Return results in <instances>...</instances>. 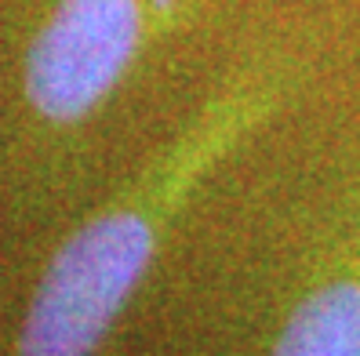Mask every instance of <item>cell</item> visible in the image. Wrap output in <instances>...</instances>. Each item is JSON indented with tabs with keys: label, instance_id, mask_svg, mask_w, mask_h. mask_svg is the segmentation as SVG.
Returning <instances> with one entry per match:
<instances>
[{
	"label": "cell",
	"instance_id": "cell-1",
	"mask_svg": "<svg viewBox=\"0 0 360 356\" xmlns=\"http://www.w3.org/2000/svg\"><path fill=\"white\" fill-rule=\"evenodd\" d=\"M299 58L262 48L240 62L182 128L51 255L11 356H95L139 295L179 218L219 167L281 110Z\"/></svg>",
	"mask_w": 360,
	"mask_h": 356
},
{
	"label": "cell",
	"instance_id": "cell-2",
	"mask_svg": "<svg viewBox=\"0 0 360 356\" xmlns=\"http://www.w3.org/2000/svg\"><path fill=\"white\" fill-rule=\"evenodd\" d=\"M219 0H55L22 55V102L55 135L91 124L139 62L182 40Z\"/></svg>",
	"mask_w": 360,
	"mask_h": 356
},
{
	"label": "cell",
	"instance_id": "cell-3",
	"mask_svg": "<svg viewBox=\"0 0 360 356\" xmlns=\"http://www.w3.org/2000/svg\"><path fill=\"white\" fill-rule=\"evenodd\" d=\"M266 356H360V178L306 258Z\"/></svg>",
	"mask_w": 360,
	"mask_h": 356
}]
</instances>
